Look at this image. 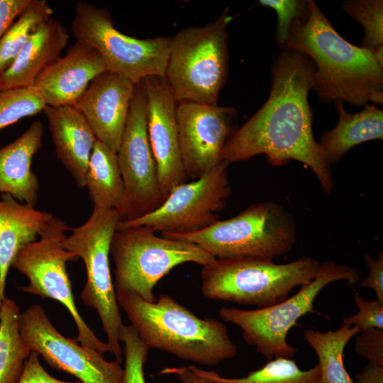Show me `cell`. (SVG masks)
<instances>
[{
	"instance_id": "obj_1",
	"label": "cell",
	"mask_w": 383,
	"mask_h": 383,
	"mask_svg": "<svg viewBox=\"0 0 383 383\" xmlns=\"http://www.w3.org/2000/svg\"><path fill=\"white\" fill-rule=\"evenodd\" d=\"M316 67L306 53L283 51L271 66L269 97L262 107L226 142L221 160L228 164L264 154L275 167L300 162L314 173L323 190L331 194V165L313 137V111L309 103Z\"/></svg>"
},
{
	"instance_id": "obj_2",
	"label": "cell",
	"mask_w": 383,
	"mask_h": 383,
	"mask_svg": "<svg viewBox=\"0 0 383 383\" xmlns=\"http://www.w3.org/2000/svg\"><path fill=\"white\" fill-rule=\"evenodd\" d=\"M309 8L308 18L291 26L286 49L303 52L313 61L311 89L326 104L382 105L383 65L372 52L340 35L313 0Z\"/></svg>"
},
{
	"instance_id": "obj_3",
	"label": "cell",
	"mask_w": 383,
	"mask_h": 383,
	"mask_svg": "<svg viewBox=\"0 0 383 383\" xmlns=\"http://www.w3.org/2000/svg\"><path fill=\"white\" fill-rule=\"evenodd\" d=\"M117 302L142 341L179 359L215 366L236 356L238 349L226 325L201 318L167 294L154 302L131 292H116Z\"/></svg>"
},
{
	"instance_id": "obj_4",
	"label": "cell",
	"mask_w": 383,
	"mask_h": 383,
	"mask_svg": "<svg viewBox=\"0 0 383 383\" xmlns=\"http://www.w3.org/2000/svg\"><path fill=\"white\" fill-rule=\"evenodd\" d=\"M320 265L309 256L285 264L259 257L215 258L202 266L201 291L214 301L268 307L287 299L295 287L311 282Z\"/></svg>"
},
{
	"instance_id": "obj_5",
	"label": "cell",
	"mask_w": 383,
	"mask_h": 383,
	"mask_svg": "<svg viewBox=\"0 0 383 383\" xmlns=\"http://www.w3.org/2000/svg\"><path fill=\"white\" fill-rule=\"evenodd\" d=\"M161 235L194 243L217 259L259 257L272 260L293 248L296 239L294 216L273 201L251 204L238 215L189 233Z\"/></svg>"
},
{
	"instance_id": "obj_6",
	"label": "cell",
	"mask_w": 383,
	"mask_h": 383,
	"mask_svg": "<svg viewBox=\"0 0 383 383\" xmlns=\"http://www.w3.org/2000/svg\"><path fill=\"white\" fill-rule=\"evenodd\" d=\"M228 8L203 26L188 27L171 38L165 79L177 103L217 105L228 74Z\"/></svg>"
},
{
	"instance_id": "obj_7",
	"label": "cell",
	"mask_w": 383,
	"mask_h": 383,
	"mask_svg": "<svg viewBox=\"0 0 383 383\" xmlns=\"http://www.w3.org/2000/svg\"><path fill=\"white\" fill-rule=\"evenodd\" d=\"M116 292H131L154 302L153 290L173 268L186 262L202 266L215 259L198 245L158 236L145 226L116 229L111 243Z\"/></svg>"
},
{
	"instance_id": "obj_8",
	"label": "cell",
	"mask_w": 383,
	"mask_h": 383,
	"mask_svg": "<svg viewBox=\"0 0 383 383\" xmlns=\"http://www.w3.org/2000/svg\"><path fill=\"white\" fill-rule=\"evenodd\" d=\"M340 280L357 284L360 274L347 265L326 261L311 282L285 300L254 310L222 307L218 314L224 321L238 326L244 340L267 360L292 358L297 349L287 340L289 331L301 317L314 311L313 303L321 291Z\"/></svg>"
},
{
	"instance_id": "obj_9",
	"label": "cell",
	"mask_w": 383,
	"mask_h": 383,
	"mask_svg": "<svg viewBox=\"0 0 383 383\" xmlns=\"http://www.w3.org/2000/svg\"><path fill=\"white\" fill-rule=\"evenodd\" d=\"M121 221L118 211L94 206L82 225L72 229L63 242L65 248L84 262L86 284L80 297L100 318L107 343L116 362L123 360L120 333L123 323L112 282L109 257L113 236Z\"/></svg>"
},
{
	"instance_id": "obj_10",
	"label": "cell",
	"mask_w": 383,
	"mask_h": 383,
	"mask_svg": "<svg viewBox=\"0 0 383 383\" xmlns=\"http://www.w3.org/2000/svg\"><path fill=\"white\" fill-rule=\"evenodd\" d=\"M72 32L76 41L94 48L108 71L121 74L133 84L157 77H165L171 38L139 39L117 30L106 8L79 1L75 6Z\"/></svg>"
},
{
	"instance_id": "obj_11",
	"label": "cell",
	"mask_w": 383,
	"mask_h": 383,
	"mask_svg": "<svg viewBox=\"0 0 383 383\" xmlns=\"http://www.w3.org/2000/svg\"><path fill=\"white\" fill-rule=\"evenodd\" d=\"M67 223L53 217L35 240L21 249L11 267L24 274L28 284L19 287L25 293L61 303L72 316L77 328V341L102 354L109 352L107 343L100 340L79 314L73 296L67 264L79 258L67 250L63 242Z\"/></svg>"
},
{
	"instance_id": "obj_12",
	"label": "cell",
	"mask_w": 383,
	"mask_h": 383,
	"mask_svg": "<svg viewBox=\"0 0 383 383\" xmlns=\"http://www.w3.org/2000/svg\"><path fill=\"white\" fill-rule=\"evenodd\" d=\"M117 153L125 188L121 221L147 215L165 198L159 184L156 162L148 131L146 98L143 82L135 89Z\"/></svg>"
},
{
	"instance_id": "obj_13",
	"label": "cell",
	"mask_w": 383,
	"mask_h": 383,
	"mask_svg": "<svg viewBox=\"0 0 383 383\" xmlns=\"http://www.w3.org/2000/svg\"><path fill=\"white\" fill-rule=\"evenodd\" d=\"M229 164L221 161L202 177L174 188L154 211L131 221H121L117 229L145 226L161 233H189L214 222L231 194Z\"/></svg>"
},
{
	"instance_id": "obj_14",
	"label": "cell",
	"mask_w": 383,
	"mask_h": 383,
	"mask_svg": "<svg viewBox=\"0 0 383 383\" xmlns=\"http://www.w3.org/2000/svg\"><path fill=\"white\" fill-rule=\"evenodd\" d=\"M20 333L31 352L41 355L52 367L68 373L82 383H122L124 370L116 361L62 335L40 304L20 313Z\"/></svg>"
},
{
	"instance_id": "obj_15",
	"label": "cell",
	"mask_w": 383,
	"mask_h": 383,
	"mask_svg": "<svg viewBox=\"0 0 383 383\" xmlns=\"http://www.w3.org/2000/svg\"><path fill=\"white\" fill-rule=\"evenodd\" d=\"M237 119L231 106L177 103L179 140L188 179H199L221 162V152L237 129Z\"/></svg>"
},
{
	"instance_id": "obj_16",
	"label": "cell",
	"mask_w": 383,
	"mask_h": 383,
	"mask_svg": "<svg viewBox=\"0 0 383 383\" xmlns=\"http://www.w3.org/2000/svg\"><path fill=\"white\" fill-rule=\"evenodd\" d=\"M148 131L156 162L161 192L166 199L176 187L187 182L177 127V102L165 77L143 81Z\"/></svg>"
},
{
	"instance_id": "obj_17",
	"label": "cell",
	"mask_w": 383,
	"mask_h": 383,
	"mask_svg": "<svg viewBox=\"0 0 383 383\" xmlns=\"http://www.w3.org/2000/svg\"><path fill=\"white\" fill-rule=\"evenodd\" d=\"M135 84L105 71L94 78L73 106L85 118L96 139L117 152Z\"/></svg>"
},
{
	"instance_id": "obj_18",
	"label": "cell",
	"mask_w": 383,
	"mask_h": 383,
	"mask_svg": "<svg viewBox=\"0 0 383 383\" xmlns=\"http://www.w3.org/2000/svg\"><path fill=\"white\" fill-rule=\"evenodd\" d=\"M105 71L108 70L101 55L76 41L38 77L33 87L46 106L73 105L91 81Z\"/></svg>"
},
{
	"instance_id": "obj_19",
	"label": "cell",
	"mask_w": 383,
	"mask_h": 383,
	"mask_svg": "<svg viewBox=\"0 0 383 383\" xmlns=\"http://www.w3.org/2000/svg\"><path fill=\"white\" fill-rule=\"evenodd\" d=\"M58 160L79 187H85L90 156L96 138L84 116L73 106L43 109Z\"/></svg>"
},
{
	"instance_id": "obj_20",
	"label": "cell",
	"mask_w": 383,
	"mask_h": 383,
	"mask_svg": "<svg viewBox=\"0 0 383 383\" xmlns=\"http://www.w3.org/2000/svg\"><path fill=\"white\" fill-rule=\"evenodd\" d=\"M69 37L59 20L52 17L42 23L0 75V90L33 87L38 77L61 57Z\"/></svg>"
},
{
	"instance_id": "obj_21",
	"label": "cell",
	"mask_w": 383,
	"mask_h": 383,
	"mask_svg": "<svg viewBox=\"0 0 383 383\" xmlns=\"http://www.w3.org/2000/svg\"><path fill=\"white\" fill-rule=\"evenodd\" d=\"M43 125L33 122L21 136L0 149V194L35 206L39 181L32 170V160L43 145Z\"/></svg>"
},
{
	"instance_id": "obj_22",
	"label": "cell",
	"mask_w": 383,
	"mask_h": 383,
	"mask_svg": "<svg viewBox=\"0 0 383 383\" xmlns=\"http://www.w3.org/2000/svg\"><path fill=\"white\" fill-rule=\"evenodd\" d=\"M53 217L51 213L18 202L10 194H1L0 304L5 298L6 277L17 254L36 240Z\"/></svg>"
},
{
	"instance_id": "obj_23",
	"label": "cell",
	"mask_w": 383,
	"mask_h": 383,
	"mask_svg": "<svg viewBox=\"0 0 383 383\" xmlns=\"http://www.w3.org/2000/svg\"><path fill=\"white\" fill-rule=\"evenodd\" d=\"M334 104L339 114L338 123L323 133L318 143L330 165L340 161L354 146L383 138L382 109L367 104L360 112L351 114L345 110L344 103Z\"/></svg>"
},
{
	"instance_id": "obj_24",
	"label": "cell",
	"mask_w": 383,
	"mask_h": 383,
	"mask_svg": "<svg viewBox=\"0 0 383 383\" xmlns=\"http://www.w3.org/2000/svg\"><path fill=\"white\" fill-rule=\"evenodd\" d=\"M94 206L115 209L119 213L125 201V188L117 153L96 140L86 175V184Z\"/></svg>"
},
{
	"instance_id": "obj_25",
	"label": "cell",
	"mask_w": 383,
	"mask_h": 383,
	"mask_svg": "<svg viewBox=\"0 0 383 383\" xmlns=\"http://www.w3.org/2000/svg\"><path fill=\"white\" fill-rule=\"evenodd\" d=\"M20 313L10 298L0 304V383H18L31 353L19 331Z\"/></svg>"
},
{
	"instance_id": "obj_26",
	"label": "cell",
	"mask_w": 383,
	"mask_h": 383,
	"mask_svg": "<svg viewBox=\"0 0 383 383\" xmlns=\"http://www.w3.org/2000/svg\"><path fill=\"white\" fill-rule=\"evenodd\" d=\"M194 374L206 383H323L319 364L301 370L292 358L277 357L244 377L228 378L218 372L189 365Z\"/></svg>"
},
{
	"instance_id": "obj_27",
	"label": "cell",
	"mask_w": 383,
	"mask_h": 383,
	"mask_svg": "<svg viewBox=\"0 0 383 383\" xmlns=\"http://www.w3.org/2000/svg\"><path fill=\"white\" fill-rule=\"evenodd\" d=\"M358 333L355 326L345 325L333 331H305L306 342L318 356L323 383H355L344 366L343 353L347 343Z\"/></svg>"
},
{
	"instance_id": "obj_28",
	"label": "cell",
	"mask_w": 383,
	"mask_h": 383,
	"mask_svg": "<svg viewBox=\"0 0 383 383\" xmlns=\"http://www.w3.org/2000/svg\"><path fill=\"white\" fill-rule=\"evenodd\" d=\"M45 0H31L0 39V75L13 62L32 34L52 18Z\"/></svg>"
},
{
	"instance_id": "obj_29",
	"label": "cell",
	"mask_w": 383,
	"mask_h": 383,
	"mask_svg": "<svg viewBox=\"0 0 383 383\" xmlns=\"http://www.w3.org/2000/svg\"><path fill=\"white\" fill-rule=\"evenodd\" d=\"M343 9L364 28L360 47L372 52L383 65V1L347 0L343 2Z\"/></svg>"
},
{
	"instance_id": "obj_30",
	"label": "cell",
	"mask_w": 383,
	"mask_h": 383,
	"mask_svg": "<svg viewBox=\"0 0 383 383\" xmlns=\"http://www.w3.org/2000/svg\"><path fill=\"white\" fill-rule=\"evenodd\" d=\"M45 106L34 87L0 90V130L43 111Z\"/></svg>"
},
{
	"instance_id": "obj_31",
	"label": "cell",
	"mask_w": 383,
	"mask_h": 383,
	"mask_svg": "<svg viewBox=\"0 0 383 383\" xmlns=\"http://www.w3.org/2000/svg\"><path fill=\"white\" fill-rule=\"evenodd\" d=\"M120 341L123 343L125 357L122 383H146L144 365L150 348L142 341L131 325H123L120 333Z\"/></svg>"
},
{
	"instance_id": "obj_32",
	"label": "cell",
	"mask_w": 383,
	"mask_h": 383,
	"mask_svg": "<svg viewBox=\"0 0 383 383\" xmlns=\"http://www.w3.org/2000/svg\"><path fill=\"white\" fill-rule=\"evenodd\" d=\"M259 4L274 9L277 15V43L286 49L289 29L297 20H306L309 13V0H260Z\"/></svg>"
},
{
	"instance_id": "obj_33",
	"label": "cell",
	"mask_w": 383,
	"mask_h": 383,
	"mask_svg": "<svg viewBox=\"0 0 383 383\" xmlns=\"http://www.w3.org/2000/svg\"><path fill=\"white\" fill-rule=\"evenodd\" d=\"M357 313L345 317L343 325L355 326L359 332L377 328L383 329V304L376 299H365L357 292H355Z\"/></svg>"
},
{
	"instance_id": "obj_34",
	"label": "cell",
	"mask_w": 383,
	"mask_h": 383,
	"mask_svg": "<svg viewBox=\"0 0 383 383\" xmlns=\"http://www.w3.org/2000/svg\"><path fill=\"white\" fill-rule=\"evenodd\" d=\"M355 342V350L369 362L383 365V329L374 328L361 331Z\"/></svg>"
},
{
	"instance_id": "obj_35",
	"label": "cell",
	"mask_w": 383,
	"mask_h": 383,
	"mask_svg": "<svg viewBox=\"0 0 383 383\" xmlns=\"http://www.w3.org/2000/svg\"><path fill=\"white\" fill-rule=\"evenodd\" d=\"M39 355L31 352L24 364L21 376L18 383H82L81 382H65L51 376L41 365Z\"/></svg>"
},
{
	"instance_id": "obj_36",
	"label": "cell",
	"mask_w": 383,
	"mask_h": 383,
	"mask_svg": "<svg viewBox=\"0 0 383 383\" xmlns=\"http://www.w3.org/2000/svg\"><path fill=\"white\" fill-rule=\"evenodd\" d=\"M364 260L369 267V274L359 284L360 287L373 289L377 299L383 304V253L379 252L377 259L367 254Z\"/></svg>"
},
{
	"instance_id": "obj_37",
	"label": "cell",
	"mask_w": 383,
	"mask_h": 383,
	"mask_svg": "<svg viewBox=\"0 0 383 383\" xmlns=\"http://www.w3.org/2000/svg\"><path fill=\"white\" fill-rule=\"evenodd\" d=\"M31 0H0V39Z\"/></svg>"
},
{
	"instance_id": "obj_38",
	"label": "cell",
	"mask_w": 383,
	"mask_h": 383,
	"mask_svg": "<svg viewBox=\"0 0 383 383\" xmlns=\"http://www.w3.org/2000/svg\"><path fill=\"white\" fill-rule=\"evenodd\" d=\"M355 378L357 383H383V365L368 362Z\"/></svg>"
},
{
	"instance_id": "obj_39",
	"label": "cell",
	"mask_w": 383,
	"mask_h": 383,
	"mask_svg": "<svg viewBox=\"0 0 383 383\" xmlns=\"http://www.w3.org/2000/svg\"><path fill=\"white\" fill-rule=\"evenodd\" d=\"M160 374H174L181 383H206L197 377L194 372L187 367H167L163 369Z\"/></svg>"
}]
</instances>
